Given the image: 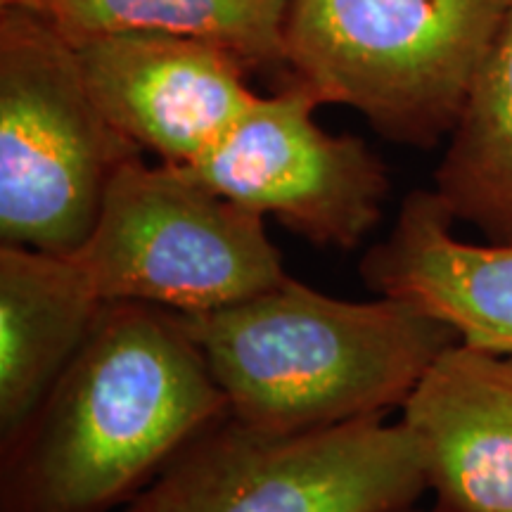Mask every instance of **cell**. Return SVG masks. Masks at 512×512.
Segmentation results:
<instances>
[{
	"label": "cell",
	"instance_id": "cell-1",
	"mask_svg": "<svg viewBox=\"0 0 512 512\" xmlns=\"http://www.w3.org/2000/svg\"><path fill=\"white\" fill-rule=\"evenodd\" d=\"M228 401L181 313L105 302L15 444L0 512L124 510Z\"/></svg>",
	"mask_w": 512,
	"mask_h": 512
},
{
	"label": "cell",
	"instance_id": "cell-7",
	"mask_svg": "<svg viewBox=\"0 0 512 512\" xmlns=\"http://www.w3.org/2000/svg\"><path fill=\"white\" fill-rule=\"evenodd\" d=\"M318 107L294 83L259 95L228 136L185 171L313 245L356 249L382 221L392 183L366 140L318 124Z\"/></svg>",
	"mask_w": 512,
	"mask_h": 512
},
{
	"label": "cell",
	"instance_id": "cell-14",
	"mask_svg": "<svg viewBox=\"0 0 512 512\" xmlns=\"http://www.w3.org/2000/svg\"><path fill=\"white\" fill-rule=\"evenodd\" d=\"M399 512H434V510H418V508H415V505H413V508H403V510H399Z\"/></svg>",
	"mask_w": 512,
	"mask_h": 512
},
{
	"label": "cell",
	"instance_id": "cell-2",
	"mask_svg": "<svg viewBox=\"0 0 512 512\" xmlns=\"http://www.w3.org/2000/svg\"><path fill=\"white\" fill-rule=\"evenodd\" d=\"M181 316L230 415L275 434L384 418L460 342L411 302H347L290 275L242 302Z\"/></svg>",
	"mask_w": 512,
	"mask_h": 512
},
{
	"label": "cell",
	"instance_id": "cell-4",
	"mask_svg": "<svg viewBox=\"0 0 512 512\" xmlns=\"http://www.w3.org/2000/svg\"><path fill=\"white\" fill-rule=\"evenodd\" d=\"M140 155L95 102L74 43L36 12L0 8V242L79 252Z\"/></svg>",
	"mask_w": 512,
	"mask_h": 512
},
{
	"label": "cell",
	"instance_id": "cell-15",
	"mask_svg": "<svg viewBox=\"0 0 512 512\" xmlns=\"http://www.w3.org/2000/svg\"><path fill=\"white\" fill-rule=\"evenodd\" d=\"M119 512H131V510H128V505H126V508H124V510H119Z\"/></svg>",
	"mask_w": 512,
	"mask_h": 512
},
{
	"label": "cell",
	"instance_id": "cell-13",
	"mask_svg": "<svg viewBox=\"0 0 512 512\" xmlns=\"http://www.w3.org/2000/svg\"><path fill=\"white\" fill-rule=\"evenodd\" d=\"M290 0H0L48 19L76 43L126 31L204 38L233 50L249 69L283 67Z\"/></svg>",
	"mask_w": 512,
	"mask_h": 512
},
{
	"label": "cell",
	"instance_id": "cell-5",
	"mask_svg": "<svg viewBox=\"0 0 512 512\" xmlns=\"http://www.w3.org/2000/svg\"><path fill=\"white\" fill-rule=\"evenodd\" d=\"M427 491L420 446L403 422L368 418L302 434L226 413L197 434L131 512H399Z\"/></svg>",
	"mask_w": 512,
	"mask_h": 512
},
{
	"label": "cell",
	"instance_id": "cell-12",
	"mask_svg": "<svg viewBox=\"0 0 512 512\" xmlns=\"http://www.w3.org/2000/svg\"><path fill=\"white\" fill-rule=\"evenodd\" d=\"M432 190L456 226L512 245V0L446 138Z\"/></svg>",
	"mask_w": 512,
	"mask_h": 512
},
{
	"label": "cell",
	"instance_id": "cell-8",
	"mask_svg": "<svg viewBox=\"0 0 512 512\" xmlns=\"http://www.w3.org/2000/svg\"><path fill=\"white\" fill-rule=\"evenodd\" d=\"M83 79L119 133L171 166H192L245 117L249 67L204 38L126 31L76 43Z\"/></svg>",
	"mask_w": 512,
	"mask_h": 512
},
{
	"label": "cell",
	"instance_id": "cell-6",
	"mask_svg": "<svg viewBox=\"0 0 512 512\" xmlns=\"http://www.w3.org/2000/svg\"><path fill=\"white\" fill-rule=\"evenodd\" d=\"M102 302L202 313L287 278L264 216L226 200L181 166H121L79 252Z\"/></svg>",
	"mask_w": 512,
	"mask_h": 512
},
{
	"label": "cell",
	"instance_id": "cell-3",
	"mask_svg": "<svg viewBox=\"0 0 512 512\" xmlns=\"http://www.w3.org/2000/svg\"><path fill=\"white\" fill-rule=\"evenodd\" d=\"M510 0H290L283 67L320 105L430 150L451 136Z\"/></svg>",
	"mask_w": 512,
	"mask_h": 512
},
{
	"label": "cell",
	"instance_id": "cell-9",
	"mask_svg": "<svg viewBox=\"0 0 512 512\" xmlns=\"http://www.w3.org/2000/svg\"><path fill=\"white\" fill-rule=\"evenodd\" d=\"M434 512H512V354L448 347L401 406Z\"/></svg>",
	"mask_w": 512,
	"mask_h": 512
},
{
	"label": "cell",
	"instance_id": "cell-10",
	"mask_svg": "<svg viewBox=\"0 0 512 512\" xmlns=\"http://www.w3.org/2000/svg\"><path fill=\"white\" fill-rule=\"evenodd\" d=\"M380 297L411 302L465 344L512 354V245L467 242L434 190L403 197L392 233L361 259Z\"/></svg>",
	"mask_w": 512,
	"mask_h": 512
},
{
	"label": "cell",
	"instance_id": "cell-11",
	"mask_svg": "<svg viewBox=\"0 0 512 512\" xmlns=\"http://www.w3.org/2000/svg\"><path fill=\"white\" fill-rule=\"evenodd\" d=\"M76 254L0 247V441L22 437L102 309Z\"/></svg>",
	"mask_w": 512,
	"mask_h": 512
}]
</instances>
